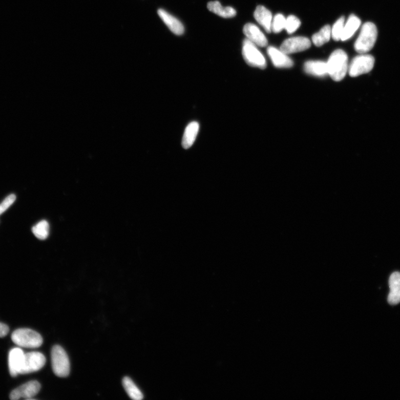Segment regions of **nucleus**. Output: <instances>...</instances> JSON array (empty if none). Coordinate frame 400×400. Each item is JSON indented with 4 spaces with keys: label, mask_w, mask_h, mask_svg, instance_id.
<instances>
[{
    "label": "nucleus",
    "mask_w": 400,
    "mask_h": 400,
    "mask_svg": "<svg viewBox=\"0 0 400 400\" xmlns=\"http://www.w3.org/2000/svg\"><path fill=\"white\" fill-rule=\"evenodd\" d=\"M207 9L214 14L223 18H231L237 15V11L231 7H223L218 1L211 2L207 4Z\"/></svg>",
    "instance_id": "18"
},
{
    "label": "nucleus",
    "mask_w": 400,
    "mask_h": 400,
    "mask_svg": "<svg viewBox=\"0 0 400 400\" xmlns=\"http://www.w3.org/2000/svg\"><path fill=\"white\" fill-rule=\"evenodd\" d=\"M11 339L16 345L24 348L35 349L42 345L40 333L30 329H18L12 333Z\"/></svg>",
    "instance_id": "3"
},
{
    "label": "nucleus",
    "mask_w": 400,
    "mask_h": 400,
    "mask_svg": "<svg viewBox=\"0 0 400 400\" xmlns=\"http://www.w3.org/2000/svg\"><path fill=\"white\" fill-rule=\"evenodd\" d=\"M311 42L309 38L299 36L287 39L282 44L280 50L286 54L297 53L309 49Z\"/></svg>",
    "instance_id": "8"
},
{
    "label": "nucleus",
    "mask_w": 400,
    "mask_h": 400,
    "mask_svg": "<svg viewBox=\"0 0 400 400\" xmlns=\"http://www.w3.org/2000/svg\"><path fill=\"white\" fill-rule=\"evenodd\" d=\"M377 37L376 25L371 22L365 23L354 46L355 50L361 54L368 53L374 47Z\"/></svg>",
    "instance_id": "2"
},
{
    "label": "nucleus",
    "mask_w": 400,
    "mask_h": 400,
    "mask_svg": "<svg viewBox=\"0 0 400 400\" xmlns=\"http://www.w3.org/2000/svg\"><path fill=\"white\" fill-rule=\"evenodd\" d=\"M361 25V20L356 16L352 15L344 25V28L341 40L346 41L349 40L356 31L359 29Z\"/></svg>",
    "instance_id": "19"
},
{
    "label": "nucleus",
    "mask_w": 400,
    "mask_h": 400,
    "mask_svg": "<svg viewBox=\"0 0 400 400\" xmlns=\"http://www.w3.org/2000/svg\"><path fill=\"white\" fill-rule=\"evenodd\" d=\"M267 54L271 58L275 67L279 68H290L293 66L291 59L281 50L270 47L267 48Z\"/></svg>",
    "instance_id": "12"
},
{
    "label": "nucleus",
    "mask_w": 400,
    "mask_h": 400,
    "mask_svg": "<svg viewBox=\"0 0 400 400\" xmlns=\"http://www.w3.org/2000/svg\"><path fill=\"white\" fill-rule=\"evenodd\" d=\"M375 65V58L372 55L363 54L353 59L349 67V73L351 77H357L369 73Z\"/></svg>",
    "instance_id": "6"
},
{
    "label": "nucleus",
    "mask_w": 400,
    "mask_h": 400,
    "mask_svg": "<svg viewBox=\"0 0 400 400\" xmlns=\"http://www.w3.org/2000/svg\"><path fill=\"white\" fill-rule=\"evenodd\" d=\"M242 56L246 62L252 67L264 69L266 68L265 57L258 50L257 45L247 38L245 39L242 45Z\"/></svg>",
    "instance_id": "5"
},
{
    "label": "nucleus",
    "mask_w": 400,
    "mask_h": 400,
    "mask_svg": "<svg viewBox=\"0 0 400 400\" xmlns=\"http://www.w3.org/2000/svg\"><path fill=\"white\" fill-rule=\"evenodd\" d=\"M49 229L48 222L46 220H42L32 227V231L37 239L44 240L49 237Z\"/></svg>",
    "instance_id": "22"
},
{
    "label": "nucleus",
    "mask_w": 400,
    "mask_h": 400,
    "mask_svg": "<svg viewBox=\"0 0 400 400\" xmlns=\"http://www.w3.org/2000/svg\"><path fill=\"white\" fill-rule=\"evenodd\" d=\"M9 328L8 325L0 323V338H4L8 335Z\"/></svg>",
    "instance_id": "27"
},
{
    "label": "nucleus",
    "mask_w": 400,
    "mask_h": 400,
    "mask_svg": "<svg viewBox=\"0 0 400 400\" xmlns=\"http://www.w3.org/2000/svg\"><path fill=\"white\" fill-rule=\"evenodd\" d=\"M46 363V358L39 352L25 353L22 368L19 374H27L41 370Z\"/></svg>",
    "instance_id": "7"
},
{
    "label": "nucleus",
    "mask_w": 400,
    "mask_h": 400,
    "mask_svg": "<svg viewBox=\"0 0 400 400\" xmlns=\"http://www.w3.org/2000/svg\"><path fill=\"white\" fill-rule=\"evenodd\" d=\"M286 18L279 14L275 16L272 22L271 30L274 33H279L285 28Z\"/></svg>",
    "instance_id": "25"
},
{
    "label": "nucleus",
    "mask_w": 400,
    "mask_h": 400,
    "mask_svg": "<svg viewBox=\"0 0 400 400\" xmlns=\"http://www.w3.org/2000/svg\"><path fill=\"white\" fill-rule=\"evenodd\" d=\"M16 199V195L14 194H11L4 199V200L0 204V215L3 214L13 204Z\"/></svg>",
    "instance_id": "26"
},
{
    "label": "nucleus",
    "mask_w": 400,
    "mask_h": 400,
    "mask_svg": "<svg viewBox=\"0 0 400 400\" xmlns=\"http://www.w3.org/2000/svg\"><path fill=\"white\" fill-rule=\"evenodd\" d=\"M300 25L301 22L297 17L290 15L286 18L285 29L288 34H291L299 29Z\"/></svg>",
    "instance_id": "24"
},
{
    "label": "nucleus",
    "mask_w": 400,
    "mask_h": 400,
    "mask_svg": "<svg viewBox=\"0 0 400 400\" xmlns=\"http://www.w3.org/2000/svg\"><path fill=\"white\" fill-rule=\"evenodd\" d=\"M25 353L20 349H12L9 354V368L12 377H16L20 372L24 362Z\"/></svg>",
    "instance_id": "11"
},
{
    "label": "nucleus",
    "mask_w": 400,
    "mask_h": 400,
    "mask_svg": "<svg viewBox=\"0 0 400 400\" xmlns=\"http://www.w3.org/2000/svg\"><path fill=\"white\" fill-rule=\"evenodd\" d=\"M345 25V17H341L333 25L331 29V36L333 40L339 41L342 38Z\"/></svg>",
    "instance_id": "23"
},
{
    "label": "nucleus",
    "mask_w": 400,
    "mask_h": 400,
    "mask_svg": "<svg viewBox=\"0 0 400 400\" xmlns=\"http://www.w3.org/2000/svg\"><path fill=\"white\" fill-rule=\"evenodd\" d=\"M304 70L308 74L324 77L328 75L327 62L323 61H309L305 64Z\"/></svg>",
    "instance_id": "17"
},
{
    "label": "nucleus",
    "mask_w": 400,
    "mask_h": 400,
    "mask_svg": "<svg viewBox=\"0 0 400 400\" xmlns=\"http://www.w3.org/2000/svg\"><path fill=\"white\" fill-rule=\"evenodd\" d=\"M199 123L196 121L190 123L183 134L182 146L185 149L191 148L195 142L199 131Z\"/></svg>",
    "instance_id": "16"
},
{
    "label": "nucleus",
    "mask_w": 400,
    "mask_h": 400,
    "mask_svg": "<svg viewBox=\"0 0 400 400\" xmlns=\"http://www.w3.org/2000/svg\"><path fill=\"white\" fill-rule=\"evenodd\" d=\"M52 368L55 374L60 377H67L70 372V364L67 352L62 347L56 345L51 351Z\"/></svg>",
    "instance_id": "4"
},
{
    "label": "nucleus",
    "mask_w": 400,
    "mask_h": 400,
    "mask_svg": "<svg viewBox=\"0 0 400 400\" xmlns=\"http://www.w3.org/2000/svg\"><path fill=\"white\" fill-rule=\"evenodd\" d=\"M254 17L267 33L271 32L272 16L269 10L263 6H258L255 11Z\"/></svg>",
    "instance_id": "14"
},
{
    "label": "nucleus",
    "mask_w": 400,
    "mask_h": 400,
    "mask_svg": "<svg viewBox=\"0 0 400 400\" xmlns=\"http://www.w3.org/2000/svg\"><path fill=\"white\" fill-rule=\"evenodd\" d=\"M122 385L131 398L135 400H141L143 398L141 391L130 377H124L122 380Z\"/></svg>",
    "instance_id": "20"
},
{
    "label": "nucleus",
    "mask_w": 400,
    "mask_h": 400,
    "mask_svg": "<svg viewBox=\"0 0 400 400\" xmlns=\"http://www.w3.org/2000/svg\"><path fill=\"white\" fill-rule=\"evenodd\" d=\"M40 383L37 381H31L13 390L10 393V398L12 400H17L21 398L32 399V397L40 391Z\"/></svg>",
    "instance_id": "9"
},
{
    "label": "nucleus",
    "mask_w": 400,
    "mask_h": 400,
    "mask_svg": "<svg viewBox=\"0 0 400 400\" xmlns=\"http://www.w3.org/2000/svg\"><path fill=\"white\" fill-rule=\"evenodd\" d=\"M331 36V28L330 25H326L312 37L313 44L318 47L329 42Z\"/></svg>",
    "instance_id": "21"
},
{
    "label": "nucleus",
    "mask_w": 400,
    "mask_h": 400,
    "mask_svg": "<svg viewBox=\"0 0 400 400\" xmlns=\"http://www.w3.org/2000/svg\"><path fill=\"white\" fill-rule=\"evenodd\" d=\"M157 14L166 24L168 28L176 35H181L184 33V27L182 23L176 17L170 14L169 12L160 9L157 11Z\"/></svg>",
    "instance_id": "13"
},
{
    "label": "nucleus",
    "mask_w": 400,
    "mask_h": 400,
    "mask_svg": "<svg viewBox=\"0 0 400 400\" xmlns=\"http://www.w3.org/2000/svg\"><path fill=\"white\" fill-rule=\"evenodd\" d=\"M328 75L335 81H342L348 71V56L346 52L338 49L333 51L327 62Z\"/></svg>",
    "instance_id": "1"
},
{
    "label": "nucleus",
    "mask_w": 400,
    "mask_h": 400,
    "mask_svg": "<svg viewBox=\"0 0 400 400\" xmlns=\"http://www.w3.org/2000/svg\"><path fill=\"white\" fill-rule=\"evenodd\" d=\"M390 292L388 296V302L390 305H395L400 303V273L395 272L391 274L389 279Z\"/></svg>",
    "instance_id": "15"
},
{
    "label": "nucleus",
    "mask_w": 400,
    "mask_h": 400,
    "mask_svg": "<svg viewBox=\"0 0 400 400\" xmlns=\"http://www.w3.org/2000/svg\"><path fill=\"white\" fill-rule=\"evenodd\" d=\"M244 34L248 40L260 47H266L268 41L265 35L257 26L248 23L245 25L243 29Z\"/></svg>",
    "instance_id": "10"
}]
</instances>
